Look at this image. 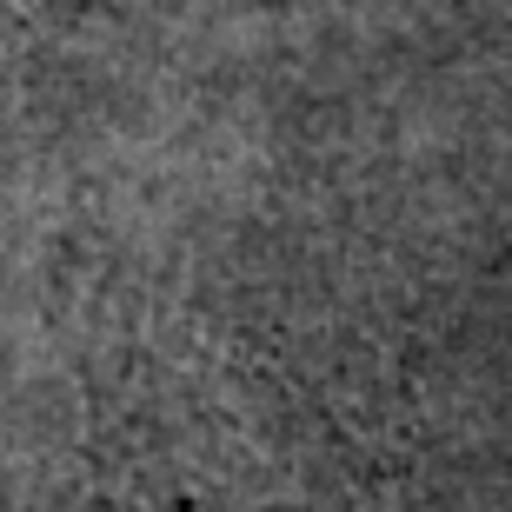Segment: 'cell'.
Returning a JSON list of instances; mask_svg holds the SVG:
<instances>
[{
  "instance_id": "obj_1",
  "label": "cell",
  "mask_w": 512,
  "mask_h": 512,
  "mask_svg": "<svg viewBox=\"0 0 512 512\" xmlns=\"http://www.w3.org/2000/svg\"><path fill=\"white\" fill-rule=\"evenodd\" d=\"M27 7H34V0H0V14H27Z\"/></svg>"
}]
</instances>
